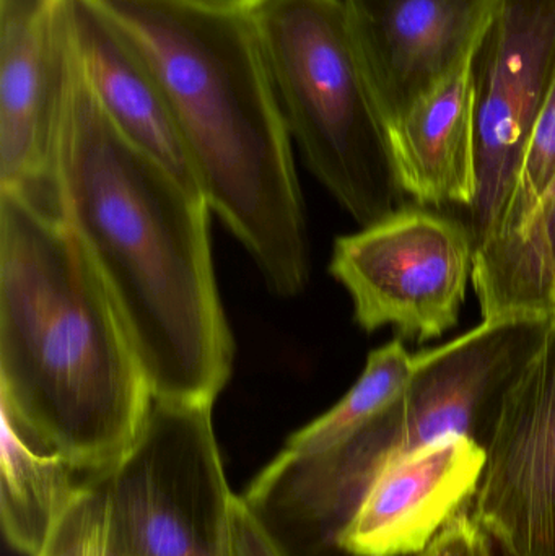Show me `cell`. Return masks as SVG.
I'll list each match as a JSON object with an SVG mask.
<instances>
[{
    "instance_id": "9c48e42d",
    "label": "cell",
    "mask_w": 555,
    "mask_h": 556,
    "mask_svg": "<svg viewBox=\"0 0 555 556\" xmlns=\"http://www.w3.org/2000/svg\"><path fill=\"white\" fill-rule=\"evenodd\" d=\"M469 509L514 556H555V314L502 395Z\"/></svg>"
},
{
    "instance_id": "6da1fadb",
    "label": "cell",
    "mask_w": 555,
    "mask_h": 556,
    "mask_svg": "<svg viewBox=\"0 0 555 556\" xmlns=\"http://www.w3.org/2000/svg\"><path fill=\"white\" fill-rule=\"evenodd\" d=\"M52 204L103 278L153 397L214 405L235 340L215 278L211 207L137 149L91 93L62 12Z\"/></svg>"
},
{
    "instance_id": "8fae6325",
    "label": "cell",
    "mask_w": 555,
    "mask_h": 556,
    "mask_svg": "<svg viewBox=\"0 0 555 556\" xmlns=\"http://www.w3.org/2000/svg\"><path fill=\"white\" fill-rule=\"evenodd\" d=\"M64 0H0V189L52 191Z\"/></svg>"
},
{
    "instance_id": "d6986e66",
    "label": "cell",
    "mask_w": 555,
    "mask_h": 556,
    "mask_svg": "<svg viewBox=\"0 0 555 556\" xmlns=\"http://www.w3.org/2000/svg\"><path fill=\"white\" fill-rule=\"evenodd\" d=\"M555 188V80L534 123L517 182L495 238L524 233ZM488 240V241H491ZM485 241V243H488Z\"/></svg>"
},
{
    "instance_id": "ba28073f",
    "label": "cell",
    "mask_w": 555,
    "mask_h": 556,
    "mask_svg": "<svg viewBox=\"0 0 555 556\" xmlns=\"http://www.w3.org/2000/svg\"><path fill=\"white\" fill-rule=\"evenodd\" d=\"M475 110L476 248L491 240L555 80V0H501L469 64Z\"/></svg>"
},
{
    "instance_id": "7402d4cb",
    "label": "cell",
    "mask_w": 555,
    "mask_h": 556,
    "mask_svg": "<svg viewBox=\"0 0 555 556\" xmlns=\"http://www.w3.org/2000/svg\"><path fill=\"white\" fill-rule=\"evenodd\" d=\"M201 2L209 3V5L220 7V9L248 12V10L253 9L254 5L263 2V0H201Z\"/></svg>"
},
{
    "instance_id": "277c9868",
    "label": "cell",
    "mask_w": 555,
    "mask_h": 556,
    "mask_svg": "<svg viewBox=\"0 0 555 556\" xmlns=\"http://www.w3.org/2000/svg\"><path fill=\"white\" fill-rule=\"evenodd\" d=\"M292 140L362 228L404 207L391 129L342 0H263L248 10Z\"/></svg>"
},
{
    "instance_id": "8992f818",
    "label": "cell",
    "mask_w": 555,
    "mask_h": 556,
    "mask_svg": "<svg viewBox=\"0 0 555 556\" xmlns=\"http://www.w3.org/2000/svg\"><path fill=\"white\" fill-rule=\"evenodd\" d=\"M209 404L153 397L133 450L108 472L136 556H228V485Z\"/></svg>"
},
{
    "instance_id": "5bb4252c",
    "label": "cell",
    "mask_w": 555,
    "mask_h": 556,
    "mask_svg": "<svg viewBox=\"0 0 555 556\" xmlns=\"http://www.w3.org/2000/svg\"><path fill=\"white\" fill-rule=\"evenodd\" d=\"M391 149L404 198L422 207L471 208L476 143L469 65L417 101L391 127Z\"/></svg>"
},
{
    "instance_id": "5b68a950",
    "label": "cell",
    "mask_w": 555,
    "mask_h": 556,
    "mask_svg": "<svg viewBox=\"0 0 555 556\" xmlns=\"http://www.w3.org/2000/svg\"><path fill=\"white\" fill-rule=\"evenodd\" d=\"M554 314L482 319L458 339L414 355L406 388L361 434L313 460L321 511L336 522L354 513L390 464L450 438L484 444L505 389L546 336Z\"/></svg>"
},
{
    "instance_id": "52a82bcc",
    "label": "cell",
    "mask_w": 555,
    "mask_h": 556,
    "mask_svg": "<svg viewBox=\"0 0 555 556\" xmlns=\"http://www.w3.org/2000/svg\"><path fill=\"white\" fill-rule=\"evenodd\" d=\"M476 241L458 218L404 205L338 238L329 273L345 288L365 332L391 326L404 339H439L458 324Z\"/></svg>"
},
{
    "instance_id": "4fadbf2b",
    "label": "cell",
    "mask_w": 555,
    "mask_h": 556,
    "mask_svg": "<svg viewBox=\"0 0 555 556\" xmlns=\"http://www.w3.org/2000/svg\"><path fill=\"white\" fill-rule=\"evenodd\" d=\"M64 23L81 74L111 123L185 188L204 195L168 104L133 46L91 0H64Z\"/></svg>"
},
{
    "instance_id": "7a4b0ae2",
    "label": "cell",
    "mask_w": 555,
    "mask_h": 556,
    "mask_svg": "<svg viewBox=\"0 0 555 556\" xmlns=\"http://www.w3.org/2000/svg\"><path fill=\"white\" fill-rule=\"evenodd\" d=\"M153 394L119 311L46 199L0 189V405L84 477L119 466Z\"/></svg>"
},
{
    "instance_id": "44dd1931",
    "label": "cell",
    "mask_w": 555,
    "mask_h": 556,
    "mask_svg": "<svg viewBox=\"0 0 555 556\" xmlns=\"http://www.w3.org/2000/svg\"><path fill=\"white\" fill-rule=\"evenodd\" d=\"M413 556H494V541L468 506L422 552Z\"/></svg>"
},
{
    "instance_id": "9a60e30c",
    "label": "cell",
    "mask_w": 555,
    "mask_h": 556,
    "mask_svg": "<svg viewBox=\"0 0 555 556\" xmlns=\"http://www.w3.org/2000/svg\"><path fill=\"white\" fill-rule=\"evenodd\" d=\"M85 479L61 456L33 447L2 414L0 522L16 554H38Z\"/></svg>"
},
{
    "instance_id": "cb8c5ba5",
    "label": "cell",
    "mask_w": 555,
    "mask_h": 556,
    "mask_svg": "<svg viewBox=\"0 0 555 556\" xmlns=\"http://www.w3.org/2000/svg\"><path fill=\"white\" fill-rule=\"evenodd\" d=\"M554 194H555V188L553 189V192H551V195H554ZM551 195H550V198H551ZM550 198H547V199H550ZM547 199H546V201H547ZM546 201H544V202H546ZM544 202H543V204H544Z\"/></svg>"
},
{
    "instance_id": "30bf717a",
    "label": "cell",
    "mask_w": 555,
    "mask_h": 556,
    "mask_svg": "<svg viewBox=\"0 0 555 556\" xmlns=\"http://www.w3.org/2000/svg\"><path fill=\"white\" fill-rule=\"evenodd\" d=\"M391 127L468 67L501 0H342Z\"/></svg>"
},
{
    "instance_id": "ffe728a7",
    "label": "cell",
    "mask_w": 555,
    "mask_h": 556,
    "mask_svg": "<svg viewBox=\"0 0 555 556\" xmlns=\"http://www.w3.org/2000/svg\"><path fill=\"white\" fill-rule=\"evenodd\" d=\"M228 556H289L263 513L243 495H235L228 509Z\"/></svg>"
},
{
    "instance_id": "3957f363",
    "label": "cell",
    "mask_w": 555,
    "mask_h": 556,
    "mask_svg": "<svg viewBox=\"0 0 555 556\" xmlns=\"http://www.w3.org/2000/svg\"><path fill=\"white\" fill-rule=\"evenodd\" d=\"M91 2L155 78L212 214L273 293H302L310 243L292 136L250 13L201 0Z\"/></svg>"
},
{
    "instance_id": "603a6c76",
    "label": "cell",
    "mask_w": 555,
    "mask_h": 556,
    "mask_svg": "<svg viewBox=\"0 0 555 556\" xmlns=\"http://www.w3.org/2000/svg\"><path fill=\"white\" fill-rule=\"evenodd\" d=\"M492 541H494V556H514L501 542L495 541V539H492Z\"/></svg>"
},
{
    "instance_id": "2e32d148",
    "label": "cell",
    "mask_w": 555,
    "mask_h": 556,
    "mask_svg": "<svg viewBox=\"0 0 555 556\" xmlns=\"http://www.w3.org/2000/svg\"><path fill=\"white\" fill-rule=\"evenodd\" d=\"M471 281L482 319L555 314V194L524 233L476 248Z\"/></svg>"
},
{
    "instance_id": "e0dca14e",
    "label": "cell",
    "mask_w": 555,
    "mask_h": 556,
    "mask_svg": "<svg viewBox=\"0 0 555 556\" xmlns=\"http://www.w3.org/2000/svg\"><path fill=\"white\" fill-rule=\"evenodd\" d=\"M413 369L414 355L401 339L368 353L364 371L348 394L321 417L295 431L276 457L312 460L341 450L393 404Z\"/></svg>"
},
{
    "instance_id": "7c38bea8",
    "label": "cell",
    "mask_w": 555,
    "mask_h": 556,
    "mask_svg": "<svg viewBox=\"0 0 555 556\" xmlns=\"http://www.w3.org/2000/svg\"><path fill=\"white\" fill-rule=\"evenodd\" d=\"M475 438L440 441L384 467L332 544L352 556H413L471 505L484 469Z\"/></svg>"
},
{
    "instance_id": "ac0fdd59",
    "label": "cell",
    "mask_w": 555,
    "mask_h": 556,
    "mask_svg": "<svg viewBox=\"0 0 555 556\" xmlns=\"http://www.w3.org/2000/svg\"><path fill=\"white\" fill-rule=\"evenodd\" d=\"M36 556H136L108 473L85 479Z\"/></svg>"
}]
</instances>
